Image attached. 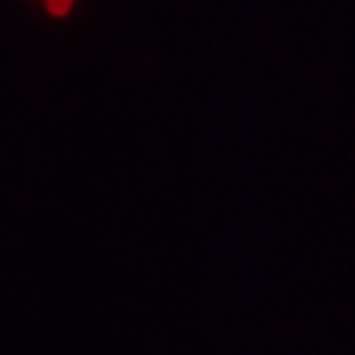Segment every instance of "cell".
Here are the masks:
<instances>
[{"label": "cell", "mask_w": 355, "mask_h": 355, "mask_svg": "<svg viewBox=\"0 0 355 355\" xmlns=\"http://www.w3.org/2000/svg\"><path fill=\"white\" fill-rule=\"evenodd\" d=\"M42 3L51 15H69V10H73V0H42Z\"/></svg>", "instance_id": "1"}]
</instances>
